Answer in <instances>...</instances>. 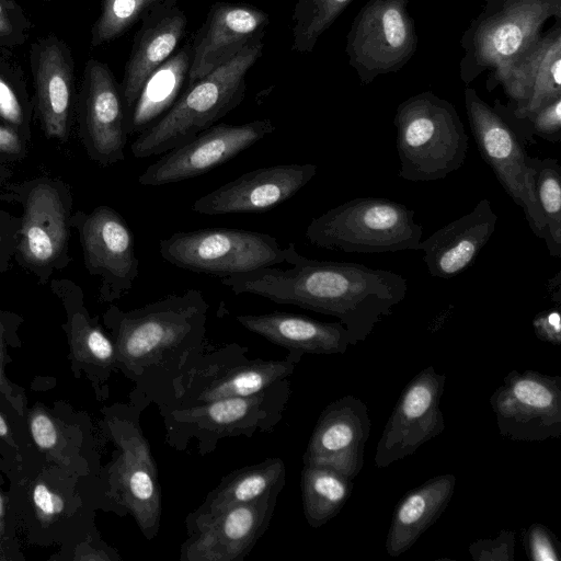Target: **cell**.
I'll list each match as a JSON object with an SVG mask.
<instances>
[{
  "label": "cell",
  "instance_id": "cell-39",
  "mask_svg": "<svg viewBox=\"0 0 561 561\" xmlns=\"http://www.w3.org/2000/svg\"><path fill=\"white\" fill-rule=\"evenodd\" d=\"M7 468L0 458V561H24L18 525L11 508L9 489L4 490Z\"/></svg>",
  "mask_w": 561,
  "mask_h": 561
},
{
  "label": "cell",
  "instance_id": "cell-43",
  "mask_svg": "<svg viewBox=\"0 0 561 561\" xmlns=\"http://www.w3.org/2000/svg\"><path fill=\"white\" fill-rule=\"evenodd\" d=\"M468 550L474 561H514L515 533L502 529L494 538L472 542Z\"/></svg>",
  "mask_w": 561,
  "mask_h": 561
},
{
  "label": "cell",
  "instance_id": "cell-12",
  "mask_svg": "<svg viewBox=\"0 0 561 561\" xmlns=\"http://www.w3.org/2000/svg\"><path fill=\"white\" fill-rule=\"evenodd\" d=\"M500 434L540 442L561 435V377L513 369L490 397Z\"/></svg>",
  "mask_w": 561,
  "mask_h": 561
},
{
  "label": "cell",
  "instance_id": "cell-31",
  "mask_svg": "<svg viewBox=\"0 0 561 561\" xmlns=\"http://www.w3.org/2000/svg\"><path fill=\"white\" fill-rule=\"evenodd\" d=\"M302 353L289 351L284 359H254L219 371L196 394L192 402H206L229 397L253 396L289 376Z\"/></svg>",
  "mask_w": 561,
  "mask_h": 561
},
{
  "label": "cell",
  "instance_id": "cell-17",
  "mask_svg": "<svg viewBox=\"0 0 561 561\" xmlns=\"http://www.w3.org/2000/svg\"><path fill=\"white\" fill-rule=\"evenodd\" d=\"M277 495L228 507L187 528L182 561H241L268 527Z\"/></svg>",
  "mask_w": 561,
  "mask_h": 561
},
{
  "label": "cell",
  "instance_id": "cell-1",
  "mask_svg": "<svg viewBox=\"0 0 561 561\" xmlns=\"http://www.w3.org/2000/svg\"><path fill=\"white\" fill-rule=\"evenodd\" d=\"M284 263L288 266H264L220 282L236 295H256L336 317L351 345L364 341L405 298L402 275L358 263L309 259L298 253L294 242L285 248Z\"/></svg>",
  "mask_w": 561,
  "mask_h": 561
},
{
  "label": "cell",
  "instance_id": "cell-22",
  "mask_svg": "<svg viewBox=\"0 0 561 561\" xmlns=\"http://www.w3.org/2000/svg\"><path fill=\"white\" fill-rule=\"evenodd\" d=\"M187 23L179 0H163L140 20L121 88L126 110L133 111L145 81L178 50Z\"/></svg>",
  "mask_w": 561,
  "mask_h": 561
},
{
  "label": "cell",
  "instance_id": "cell-4",
  "mask_svg": "<svg viewBox=\"0 0 561 561\" xmlns=\"http://www.w3.org/2000/svg\"><path fill=\"white\" fill-rule=\"evenodd\" d=\"M263 39L187 85L169 110L144 128L131 144L135 158H149L186 142L215 125L244 99L247 73L262 56Z\"/></svg>",
  "mask_w": 561,
  "mask_h": 561
},
{
  "label": "cell",
  "instance_id": "cell-42",
  "mask_svg": "<svg viewBox=\"0 0 561 561\" xmlns=\"http://www.w3.org/2000/svg\"><path fill=\"white\" fill-rule=\"evenodd\" d=\"M92 530L82 537L68 541L60 546L57 554L48 560L58 561H90V560H114L119 557L110 554L108 549L103 542L96 545V536Z\"/></svg>",
  "mask_w": 561,
  "mask_h": 561
},
{
  "label": "cell",
  "instance_id": "cell-2",
  "mask_svg": "<svg viewBox=\"0 0 561 561\" xmlns=\"http://www.w3.org/2000/svg\"><path fill=\"white\" fill-rule=\"evenodd\" d=\"M209 305L197 289L168 295L129 311L106 316L118 369L140 379L152 368L165 367L179 356L197 353L206 333Z\"/></svg>",
  "mask_w": 561,
  "mask_h": 561
},
{
  "label": "cell",
  "instance_id": "cell-23",
  "mask_svg": "<svg viewBox=\"0 0 561 561\" xmlns=\"http://www.w3.org/2000/svg\"><path fill=\"white\" fill-rule=\"evenodd\" d=\"M24 419L36 450L48 461L82 474H93L90 461V420L66 402L51 408L36 402L26 408Z\"/></svg>",
  "mask_w": 561,
  "mask_h": 561
},
{
  "label": "cell",
  "instance_id": "cell-30",
  "mask_svg": "<svg viewBox=\"0 0 561 561\" xmlns=\"http://www.w3.org/2000/svg\"><path fill=\"white\" fill-rule=\"evenodd\" d=\"M68 359L76 378L85 375L101 400L112 371L118 369L114 343L83 310L76 311L68 322Z\"/></svg>",
  "mask_w": 561,
  "mask_h": 561
},
{
  "label": "cell",
  "instance_id": "cell-13",
  "mask_svg": "<svg viewBox=\"0 0 561 561\" xmlns=\"http://www.w3.org/2000/svg\"><path fill=\"white\" fill-rule=\"evenodd\" d=\"M268 118L244 124H216L186 142L164 152L138 176L144 186H161L209 172L275 130Z\"/></svg>",
  "mask_w": 561,
  "mask_h": 561
},
{
  "label": "cell",
  "instance_id": "cell-33",
  "mask_svg": "<svg viewBox=\"0 0 561 561\" xmlns=\"http://www.w3.org/2000/svg\"><path fill=\"white\" fill-rule=\"evenodd\" d=\"M192 60L191 41L183 45L145 81L131 111V123L141 125L170 107L187 80Z\"/></svg>",
  "mask_w": 561,
  "mask_h": 561
},
{
  "label": "cell",
  "instance_id": "cell-18",
  "mask_svg": "<svg viewBox=\"0 0 561 561\" xmlns=\"http://www.w3.org/2000/svg\"><path fill=\"white\" fill-rule=\"evenodd\" d=\"M268 25V13L257 7L224 1L213 3L191 39L187 85L236 57L248 45L263 39Z\"/></svg>",
  "mask_w": 561,
  "mask_h": 561
},
{
  "label": "cell",
  "instance_id": "cell-8",
  "mask_svg": "<svg viewBox=\"0 0 561 561\" xmlns=\"http://www.w3.org/2000/svg\"><path fill=\"white\" fill-rule=\"evenodd\" d=\"M168 263L219 278L284 263L285 248L273 236L236 228L176 231L159 242Z\"/></svg>",
  "mask_w": 561,
  "mask_h": 561
},
{
  "label": "cell",
  "instance_id": "cell-10",
  "mask_svg": "<svg viewBox=\"0 0 561 561\" xmlns=\"http://www.w3.org/2000/svg\"><path fill=\"white\" fill-rule=\"evenodd\" d=\"M463 101L482 159L506 194L523 209L533 233L542 239L549 250L551 241L537 201L533 170L526 162L525 145L500 111L482 100L473 88L465 89Z\"/></svg>",
  "mask_w": 561,
  "mask_h": 561
},
{
  "label": "cell",
  "instance_id": "cell-35",
  "mask_svg": "<svg viewBox=\"0 0 561 561\" xmlns=\"http://www.w3.org/2000/svg\"><path fill=\"white\" fill-rule=\"evenodd\" d=\"M534 174L535 192L551 241L549 254L561 256V167L558 160L527 156Z\"/></svg>",
  "mask_w": 561,
  "mask_h": 561
},
{
  "label": "cell",
  "instance_id": "cell-14",
  "mask_svg": "<svg viewBox=\"0 0 561 561\" xmlns=\"http://www.w3.org/2000/svg\"><path fill=\"white\" fill-rule=\"evenodd\" d=\"M446 376L428 366L416 374L401 391L375 454L377 468L415 453L423 444L443 433L445 421L440 398Z\"/></svg>",
  "mask_w": 561,
  "mask_h": 561
},
{
  "label": "cell",
  "instance_id": "cell-36",
  "mask_svg": "<svg viewBox=\"0 0 561 561\" xmlns=\"http://www.w3.org/2000/svg\"><path fill=\"white\" fill-rule=\"evenodd\" d=\"M353 0H297L291 15V50L312 53L319 38Z\"/></svg>",
  "mask_w": 561,
  "mask_h": 561
},
{
  "label": "cell",
  "instance_id": "cell-21",
  "mask_svg": "<svg viewBox=\"0 0 561 561\" xmlns=\"http://www.w3.org/2000/svg\"><path fill=\"white\" fill-rule=\"evenodd\" d=\"M82 239L87 264L103 280V296L115 299L127 293L139 274L134 234L124 218L107 206L96 208L84 221Z\"/></svg>",
  "mask_w": 561,
  "mask_h": 561
},
{
  "label": "cell",
  "instance_id": "cell-19",
  "mask_svg": "<svg viewBox=\"0 0 561 561\" xmlns=\"http://www.w3.org/2000/svg\"><path fill=\"white\" fill-rule=\"evenodd\" d=\"M287 390L288 382L284 379L253 396L182 403L170 412V417L206 438L250 435L257 428L266 431L277 423Z\"/></svg>",
  "mask_w": 561,
  "mask_h": 561
},
{
  "label": "cell",
  "instance_id": "cell-20",
  "mask_svg": "<svg viewBox=\"0 0 561 561\" xmlns=\"http://www.w3.org/2000/svg\"><path fill=\"white\" fill-rule=\"evenodd\" d=\"M369 434L367 405L359 398L346 394L321 412L304 454V463L328 467L353 480L363 468Z\"/></svg>",
  "mask_w": 561,
  "mask_h": 561
},
{
  "label": "cell",
  "instance_id": "cell-34",
  "mask_svg": "<svg viewBox=\"0 0 561 561\" xmlns=\"http://www.w3.org/2000/svg\"><path fill=\"white\" fill-rule=\"evenodd\" d=\"M300 485L304 514L313 528L336 516L353 489L352 480L346 476L312 463H304Z\"/></svg>",
  "mask_w": 561,
  "mask_h": 561
},
{
  "label": "cell",
  "instance_id": "cell-32",
  "mask_svg": "<svg viewBox=\"0 0 561 561\" xmlns=\"http://www.w3.org/2000/svg\"><path fill=\"white\" fill-rule=\"evenodd\" d=\"M38 106L48 137L64 139L67 134L71 98V75L56 43L41 51L36 71Z\"/></svg>",
  "mask_w": 561,
  "mask_h": 561
},
{
  "label": "cell",
  "instance_id": "cell-29",
  "mask_svg": "<svg viewBox=\"0 0 561 561\" xmlns=\"http://www.w3.org/2000/svg\"><path fill=\"white\" fill-rule=\"evenodd\" d=\"M65 240V211L59 195L54 187L41 184L27 198L21 252L33 264H47L60 252Z\"/></svg>",
  "mask_w": 561,
  "mask_h": 561
},
{
  "label": "cell",
  "instance_id": "cell-28",
  "mask_svg": "<svg viewBox=\"0 0 561 561\" xmlns=\"http://www.w3.org/2000/svg\"><path fill=\"white\" fill-rule=\"evenodd\" d=\"M286 467L280 458L234 470L222 478L204 502L186 517L191 527L228 507L278 495L285 484Z\"/></svg>",
  "mask_w": 561,
  "mask_h": 561
},
{
  "label": "cell",
  "instance_id": "cell-5",
  "mask_svg": "<svg viewBox=\"0 0 561 561\" xmlns=\"http://www.w3.org/2000/svg\"><path fill=\"white\" fill-rule=\"evenodd\" d=\"M393 124L401 179L443 180L463 165L468 135L449 101L432 91L412 95L398 105Z\"/></svg>",
  "mask_w": 561,
  "mask_h": 561
},
{
  "label": "cell",
  "instance_id": "cell-26",
  "mask_svg": "<svg viewBox=\"0 0 561 561\" xmlns=\"http://www.w3.org/2000/svg\"><path fill=\"white\" fill-rule=\"evenodd\" d=\"M236 320L270 342L302 354H340L350 345L348 332L341 322H322L283 311L239 314Z\"/></svg>",
  "mask_w": 561,
  "mask_h": 561
},
{
  "label": "cell",
  "instance_id": "cell-44",
  "mask_svg": "<svg viewBox=\"0 0 561 561\" xmlns=\"http://www.w3.org/2000/svg\"><path fill=\"white\" fill-rule=\"evenodd\" d=\"M536 336L552 345H561V314L558 307L541 311L533 319Z\"/></svg>",
  "mask_w": 561,
  "mask_h": 561
},
{
  "label": "cell",
  "instance_id": "cell-7",
  "mask_svg": "<svg viewBox=\"0 0 561 561\" xmlns=\"http://www.w3.org/2000/svg\"><path fill=\"white\" fill-rule=\"evenodd\" d=\"M550 19L561 20V0H485L460 38L461 81L468 85L519 55Z\"/></svg>",
  "mask_w": 561,
  "mask_h": 561
},
{
  "label": "cell",
  "instance_id": "cell-38",
  "mask_svg": "<svg viewBox=\"0 0 561 561\" xmlns=\"http://www.w3.org/2000/svg\"><path fill=\"white\" fill-rule=\"evenodd\" d=\"M162 1L102 0L100 16L92 28V46H100L119 37Z\"/></svg>",
  "mask_w": 561,
  "mask_h": 561
},
{
  "label": "cell",
  "instance_id": "cell-27",
  "mask_svg": "<svg viewBox=\"0 0 561 561\" xmlns=\"http://www.w3.org/2000/svg\"><path fill=\"white\" fill-rule=\"evenodd\" d=\"M456 486V476H435L405 493L394 507L386 551L398 557L409 550L416 540L440 517Z\"/></svg>",
  "mask_w": 561,
  "mask_h": 561
},
{
  "label": "cell",
  "instance_id": "cell-24",
  "mask_svg": "<svg viewBox=\"0 0 561 561\" xmlns=\"http://www.w3.org/2000/svg\"><path fill=\"white\" fill-rule=\"evenodd\" d=\"M497 215L488 198L481 199L473 210L443 226L420 242L423 261L428 273L448 279L472 265L492 237Z\"/></svg>",
  "mask_w": 561,
  "mask_h": 561
},
{
  "label": "cell",
  "instance_id": "cell-15",
  "mask_svg": "<svg viewBox=\"0 0 561 561\" xmlns=\"http://www.w3.org/2000/svg\"><path fill=\"white\" fill-rule=\"evenodd\" d=\"M486 90L497 85L516 116L534 113L561 98V20L519 55L489 71Z\"/></svg>",
  "mask_w": 561,
  "mask_h": 561
},
{
  "label": "cell",
  "instance_id": "cell-41",
  "mask_svg": "<svg viewBox=\"0 0 561 561\" xmlns=\"http://www.w3.org/2000/svg\"><path fill=\"white\" fill-rule=\"evenodd\" d=\"M524 546L531 561H559L561 545L557 536L545 525L531 524L524 535Z\"/></svg>",
  "mask_w": 561,
  "mask_h": 561
},
{
  "label": "cell",
  "instance_id": "cell-6",
  "mask_svg": "<svg viewBox=\"0 0 561 561\" xmlns=\"http://www.w3.org/2000/svg\"><path fill=\"white\" fill-rule=\"evenodd\" d=\"M415 213L385 197H356L313 218L305 237L314 247L345 253L420 250Z\"/></svg>",
  "mask_w": 561,
  "mask_h": 561
},
{
  "label": "cell",
  "instance_id": "cell-46",
  "mask_svg": "<svg viewBox=\"0 0 561 561\" xmlns=\"http://www.w3.org/2000/svg\"><path fill=\"white\" fill-rule=\"evenodd\" d=\"M22 150V142L16 133L0 125V152L19 153Z\"/></svg>",
  "mask_w": 561,
  "mask_h": 561
},
{
  "label": "cell",
  "instance_id": "cell-47",
  "mask_svg": "<svg viewBox=\"0 0 561 561\" xmlns=\"http://www.w3.org/2000/svg\"><path fill=\"white\" fill-rule=\"evenodd\" d=\"M12 32V24L10 23L1 3H0V36L8 35Z\"/></svg>",
  "mask_w": 561,
  "mask_h": 561
},
{
  "label": "cell",
  "instance_id": "cell-3",
  "mask_svg": "<svg viewBox=\"0 0 561 561\" xmlns=\"http://www.w3.org/2000/svg\"><path fill=\"white\" fill-rule=\"evenodd\" d=\"M92 474L46 460L38 451L8 478L11 508L19 535L30 545H64L92 530L96 491Z\"/></svg>",
  "mask_w": 561,
  "mask_h": 561
},
{
  "label": "cell",
  "instance_id": "cell-25",
  "mask_svg": "<svg viewBox=\"0 0 561 561\" xmlns=\"http://www.w3.org/2000/svg\"><path fill=\"white\" fill-rule=\"evenodd\" d=\"M85 123L91 147L103 163L124 158L127 124L121 89L110 68L98 60L88 67Z\"/></svg>",
  "mask_w": 561,
  "mask_h": 561
},
{
  "label": "cell",
  "instance_id": "cell-16",
  "mask_svg": "<svg viewBox=\"0 0 561 561\" xmlns=\"http://www.w3.org/2000/svg\"><path fill=\"white\" fill-rule=\"evenodd\" d=\"M317 171L313 163L255 169L201 196L192 210L208 216L263 213L294 197Z\"/></svg>",
  "mask_w": 561,
  "mask_h": 561
},
{
  "label": "cell",
  "instance_id": "cell-9",
  "mask_svg": "<svg viewBox=\"0 0 561 561\" xmlns=\"http://www.w3.org/2000/svg\"><path fill=\"white\" fill-rule=\"evenodd\" d=\"M103 411L104 427L117 447L105 473L106 496L127 510L145 537L152 539L160 526L162 495L150 446L138 423L118 407Z\"/></svg>",
  "mask_w": 561,
  "mask_h": 561
},
{
  "label": "cell",
  "instance_id": "cell-37",
  "mask_svg": "<svg viewBox=\"0 0 561 561\" xmlns=\"http://www.w3.org/2000/svg\"><path fill=\"white\" fill-rule=\"evenodd\" d=\"M36 453L24 416L0 393V458L8 478L19 473Z\"/></svg>",
  "mask_w": 561,
  "mask_h": 561
},
{
  "label": "cell",
  "instance_id": "cell-40",
  "mask_svg": "<svg viewBox=\"0 0 561 561\" xmlns=\"http://www.w3.org/2000/svg\"><path fill=\"white\" fill-rule=\"evenodd\" d=\"M18 342L11 337L8 325L0 319V393L24 416L28 405L25 389L11 381L5 373V366L12 362L10 352L19 346Z\"/></svg>",
  "mask_w": 561,
  "mask_h": 561
},
{
  "label": "cell",
  "instance_id": "cell-45",
  "mask_svg": "<svg viewBox=\"0 0 561 561\" xmlns=\"http://www.w3.org/2000/svg\"><path fill=\"white\" fill-rule=\"evenodd\" d=\"M0 116L5 121L20 125L22 108L12 89L0 77Z\"/></svg>",
  "mask_w": 561,
  "mask_h": 561
},
{
  "label": "cell",
  "instance_id": "cell-11",
  "mask_svg": "<svg viewBox=\"0 0 561 561\" xmlns=\"http://www.w3.org/2000/svg\"><path fill=\"white\" fill-rule=\"evenodd\" d=\"M410 0H368L346 35L345 54L362 84L398 72L413 57L417 34Z\"/></svg>",
  "mask_w": 561,
  "mask_h": 561
}]
</instances>
